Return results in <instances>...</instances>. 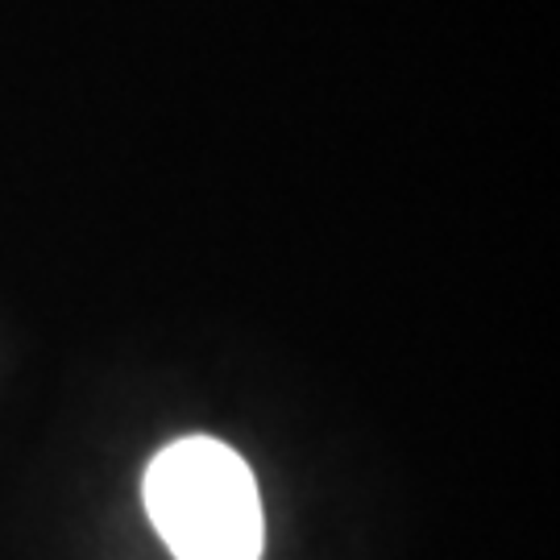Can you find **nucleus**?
Wrapping results in <instances>:
<instances>
[{"mask_svg":"<svg viewBox=\"0 0 560 560\" xmlns=\"http://www.w3.org/2000/svg\"><path fill=\"white\" fill-rule=\"evenodd\" d=\"M145 511L179 560H258L261 502L249 465L221 441L191 436L145 469Z\"/></svg>","mask_w":560,"mask_h":560,"instance_id":"nucleus-1","label":"nucleus"}]
</instances>
